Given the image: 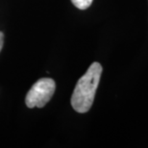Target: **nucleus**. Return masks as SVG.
I'll use <instances>...</instances> for the list:
<instances>
[{
  "instance_id": "obj_3",
  "label": "nucleus",
  "mask_w": 148,
  "mask_h": 148,
  "mask_svg": "<svg viewBox=\"0 0 148 148\" xmlns=\"http://www.w3.org/2000/svg\"><path fill=\"white\" fill-rule=\"evenodd\" d=\"M93 0H71L73 5L80 10H86L91 5Z\"/></svg>"
},
{
  "instance_id": "obj_4",
  "label": "nucleus",
  "mask_w": 148,
  "mask_h": 148,
  "mask_svg": "<svg viewBox=\"0 0 148 148\" xmlns=\"http://www.w3.org/2000/svg\"><path fill=\"white\" fill-rule=\"evenodd\" d=\"M3 43H4V34L0 32V52L3 48Z\"/></svg>"
},
{
  "instance_id": "obj_2",
  "label": "nucleus",
  "mask_w": 148,
  "mask_h": 148,
  "mask_svg": "<svg viewBox=\"0 0 148 148\" xmlns=\"http://www.w3.org/2000/svg\"><path fill=\"white\" fill-rule=\"evenodd\" d=\"M56 84L51 78H41L29 90L25 98L28 108H42L51 99L55 92Z\"/></svg>"
},
{
  "instance_id": "obj_1",
  "label": "nucleus",
  "mask_w": 148,
  "mask_h": 148,
  "mask_svg": "<svg viewBox=\"0 0 148 148\" xmlns=\"http://www.w3.org/2000/svg\"><path fill=\"white\" fill-rule=\"evenodd\" d=\"M101 73V64L95 62L77 82L71 96V106L77 112L85 114L92 106Z\"/></svg>"
}]
</instances>
